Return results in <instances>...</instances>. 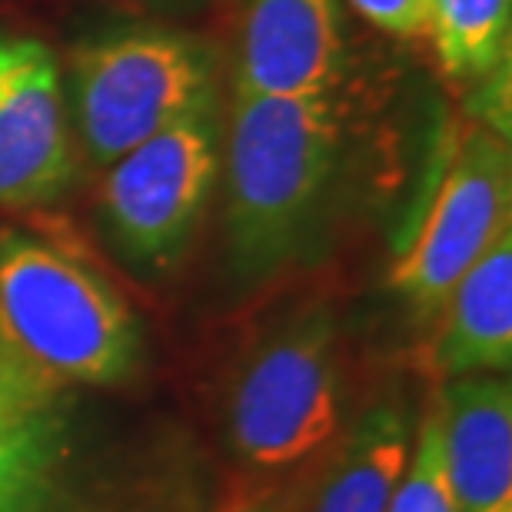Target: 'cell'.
<instances>
[{
	"mask_svg": "<svg viewBox=\"0 0 512 512\" xmlns=\"http://www.w3.org/2000/svg\"><path fill=\"white\" fill-rule=\"evenodd\" d=\"M150 14H163V17H187V14H197V10L210 7L213 0H130Z\"/></svg>",
	"mask_w": 512,
	"mask_h": 512,
	"instance_id": "2e32d148",
	"label": "cell"
},
{
	"mask_svg": "<svg viewBox=\"0 0 512 512\" xmlns=\"http://www.w3.org/2000/svg\"><path fill=\"white\" fill-rule=\"evenodd\" d=\"M343 74V0H247L240 94H330Z\"/></svg>",
	"mask_w": 512,
	"mask_h": 512,
	"instance_id": "ba28073f",
	"label": "cell"
},
{
	"mask_svg": "<svg viewBox=\"0 0 512 512\" xmlns=\"http://www.w3.org/2000/svg\"><path fill=\"white\" fill-rule=\"evenodd\" d=\"M64 74L34 37L0 34V207H44L77 170Z\"/></svg>",
	"mask_w": 512,
	"mask_h": 512,
	"instance_id": "52a82bcc",
	"label": "cell"
},
{
	"mask_svg": "<svg viewBox=\"0 0 512 512\" xmlns=\"http://www.w3.org/2000/svg\"><path fill=\"white\" fill-rule=\"evenodd\" d=\"M512 163L506 137L476 130L459 143L416 240L399 256L389 286L416 320H433L453 283L512 227Z\"/></svg>",
	"mask_w": 512,
	"mask_h": 512,
	"instance_id": "8992f818",
	"label": "cell"
},
{
	"mask_svg": "<svg viewBox=\"0 0 512 512\" xmlns=\"http://www.w3.org/2000/svg\"><path fill=\"white\" fill-rule=\"evenodd\" d=\"M409 446L413 436L399 406L363 413L316 479L303 512H389Z\"/></svg>",
	"mask_w": 512,
	"mask_h": 512,
	"instance_id": "7c38bea8",
	"label": "cell"
},
{
	"mask_svg": "<svg viewBox=\"0 0 512 512\" xmlns=\"http://www.w3.org/2000/svg\"><path fill=\"white\" fill-rule=\"evenodd\" d=\"M343 157L330 94H240L227 127V253L243 280H266L313 240Z\"/></svg>",
	"mask_w": 512,
	"mask_h": 512,
	"instance_id": "6da1fadb",
	"label": "cell"
},
{
	"mask_svg": "<svg viewBox=\"0 0 512 512\" xmlns=\"http://www.w3.org/2000/svg\"><path fill=\"white\" fill-rule=\"evenodd\" d=\"M360 14L393 37H419L433 27V0H350Z\"/></svg>",
	"mask_w": 512,
	"mask_h": 512,
	"instance_id": "9a60e30c",
	"label": "cell"
},
{
	"mask_svg": "<svg viewBox=\"0 0 512 512\" xmlns=\"http://www.w3.org/2000/svg\"><path fill=\"white\" fill-rule=\"evenodd\" d=\"M343 416L336 320L323 306L290 316L243 360L227 403L230 446L263 473L290 469L333 443Z\"/></svg>",
	"mask_w": 512,
	"mask_h": 512,
	"instance_id": "277c9868",
	"label": "cell"
},
{
	"mask_svg": "<svg viewBox=\"0 0 512 512\" xmlns=\"http://www.w3.org/2000/svg\"><path fill=\"white\" fill-rule=\"evenodd\" d=\"M74 140L107 170L217 94V54L187 30L124 27L80 44L64 80Z\"/></svg>",
	"mask_w": 512,
	"mask_h": 512,
	"instance_id": "3957f363",
	"label": "cell"
},
{
	"mask_svg": "<svg viewBox=\"0 0 512 512\" xmlns=\"http://www.w3.org/2000/svg\"><path fill=\"white\" fill-rule=\"evenodd\" d=\"M433 416L456 509L512 512V386L506 376L443 383Z\"/></svg>",
	"mask_w": 512,
	"mask_h": 512,
	"instance_id": "9c48e42d",
	"label": "cell"
},
{
	"mask_svg": "<svg viewBox=\"0 0 512 512\" xmlns=\"http://www.w3.org/2000/svg\"><path fill=\"white\" fill-rule=\"evenodd\" d=\"M0 333L57 386H114L137 370L143 336L114 286L27 230H0Z\"/></svg>",
	"mask_w": 512,
	"mask_h": 512,
	"instance_id": "7a4b0ae2",
	"label": "cell"
},
{
	"mask_svg": "<svg viewBox=\"0 0 512 512\" xmlns=\"http://www.w3.org/2000/svg\"><path fill=\"white\" fill-rule=\"evenodd\" d=\"M389 512H459L449 493V479L443 469V449H439V429L433 409L409 446L406 466L389 499Z\"/></svg>",
	"mask_w": 512,
	"mask_h": 512,
	"instance_id": "5bb4252c",
	"label": "cell"
},
{
	"mask_svg": "<svg viewBox=\"0 0 512 512\" xmlns=\"http://www.w3.org/2000/svg\"><path fill=\"white\" fill-rule=\"evenodd\" d=\"M60 389L0 333V512H27L60 433Z\"/></svg>",
	"mask_w": 512,
	"mask_h": 512,
	"instance_id": "8fae6325",
	"label": "cell"
},
{
	"mask_svg": "<svg viewBox=\"0 0 512 512\" xmlns=\"http://www.w3.org/2000/svg\"><path fill=\"white\" fill-rule=\"evenodd\" d=\"M220 90L107 167L100 217L117 250L167 270L190 247L223 163Z\"/></svg>",
	"mask_w": 512,
	"mask_h": 512,
	"instance_id": "5b68a950",
	"label": "cell"
},
{
	"mask_svg": "<svg viewBox=\"0 0 512 512\" xmlns=\"http://www.w3.org/2000/svg\"><path fill=\"white\" fill-rule=\"evenodd\" d=\"M426 370L436 380L509 373L512 363V227L453 283L433 313Z\"/></svg>",
	"mask_w": 512,
	"mask_h": 512,
	"instance_id": "30bf717a",
	"label": "cell"
},
{
	"mask_svg": "<svg viewBox=\"0 0 512 512\" xmlns=\"http://www.w3.org/2000/svg\"><path fill=\"white\" fill-rule=\"evenodd\" d=\"M512 0H433L436 54L453 77H489L509 64Z\"/></svg>",
	"mask_w": 512,
	"mask_h": 512,
	"instance_id": "4fadbf2b",
	"label": "cell"
}]
</instances>
